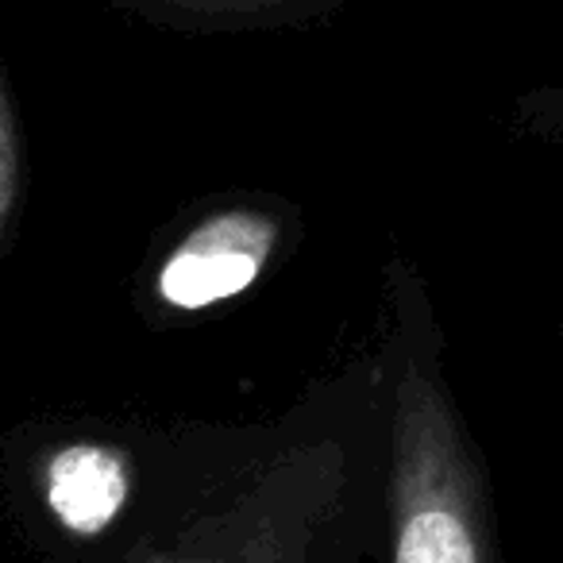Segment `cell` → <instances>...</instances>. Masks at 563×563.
<instances>
[{
    "mask_svg": "<svg viewBox=\"0 0 563 563\" xmlns=\"http://www.w3.org/2000/svg\"><path fill=\"white\" fill-rule=\"evenodd\" d=\"M32 205V140L12 74L0 66V258L9 263Z\"/></svg>",
    "mask_w": 563,
    "mask_h": 563,
    "instance_id": "obj_6",
    "label": "cell"
},
{
    "mask_svg": "<svg viewBox=\"0 0 563 563\" xmlns=\"http://www.w3.org/2000/svg\"><path fill=\"white\" fill-rule=\"evenodd\" d=\"M390 483V386L378 340L309 378L228 448L120 563H367Z\"/></svg>",
    "mask_w": 563,
    "mask_h": 563,
    "instance_id": "obj_1",
    "label": "cell"
},
{
    "mask_svg": "<svg viewBox=\"0 0 563 563\" xmlns=\"http://www.w3.org/2000/svg\"><path fill=\"white\" fill-rule=\"evenodd\" d=\"M235 421L35 413L0 437V498L35 563H120L217 463Z\"/></svg>",
    "mask_w": 563,
    "mask_h": 563,
    "instance_id": "obj_2",
    "label": "cell"
},
{
    "mask_svg": "<svg viewBox=\"0 0 563 563\" xmlns=\"http://www.w3.org/2000/svg\"><path fill=\"white\" fill-rule=\"evenodd\" d=\"M306 235V209L286 194H205L155 228L128 278V306L147 332L189 329L258 290Z\"/></svg>",
    "mask_w": 563,
    "mask_h": 563,
    "instance_id": "obj_4",
    "label": "cell"
},
{
    "mask_svg": "<svg viewBox=\"0 0 563 563\" xmlns=\"http://www.w3.org/2000/svg\"><path fill=\"white\" fill-rule=\"evenodd\" d=\"M104 4L174 35H274L329 24L352 0H104Z\"/></svg>",
    "mask_w": 563,
    "mask_h": 563,
    "instance_id": "obj_5",
    "label": "cell"
},
{
    "mask_svg": "<svg viewBox=\"0 0 563 563\" xmlns=\"http://www.w3.org/2000/svg\"><path fill=\"white\" fill-rule=\"evenodd\" d=\"M560 332H563V321H560Z\"/></svg>",
    "mask_w": 563,
    "mask_h": 563,
    "instance_id": "obj_8",
    "label": "cell"
},
{
    "mask_svg": "<svg viewBox=\"0 0 563 563\" xmlns=\"http://www.w3.org/2000/svg\"><path fill=\"white\" fill-rule=\"evenodd\" d=\"M378 290L375 340L390 386L378 563H506L494 475L448 371V332L429 274L394 251Z\"/></svg>",
    "mask_w": 563,
    "mask_h": 563,
    "instance_id": "obj_3",
    "label": "cell"
},
{
    "mask_svg": "<svg viewBox=\"0 0 563 563\" xmlns=\"http://www.w3.org/2000/svg\"><path fill=\"white\" fill-rule=\"evenodd\" d=\"M509 128L540 143H563V81H548V86L514 93Z\"/></svg>",
    "mask_w": 563,
    "mask_h": 563,
    "instance_id": "obj_7",
    "label": "cell"
}]
</instances>
